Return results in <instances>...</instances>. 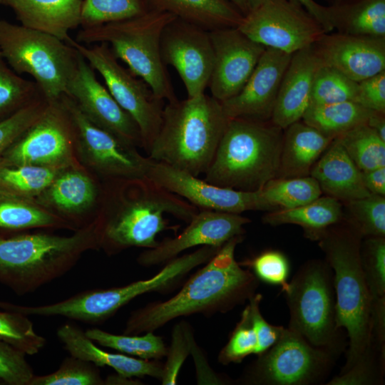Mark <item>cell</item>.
Here are the masks:
<instances>
[{
    "mask_svg": "<svg viewBox=\"0 0 385 385\" xmlns=\"http://www.w3.org/2000/svg\"><path fill=\"white\" fill-rule=\"evenodd\" d=\"M292 55L266 48L241 91L220 102L225 115L228 118L270 120L280 83Z\"/></svg>",
    "mask_w": 385,
    "mask_h": 385,
    "instance_id": "cell-21",
    "label": "cell"
},
{
    "mask_svg": "<svg viewBox=\"0 0 385 385\" xmlns=\"http://www.w3.org/2000/svg\"><path fill=\"white\" fill-rule=\"evenodd\" d=\"M309 175L325 195L344 203L368 196L361 171L334 138L311 169Z\"/></svg>",
    "mask_w": 385,
    "mask_h": 385,
    "instance_id": "cell-26",
    "label": "cell"
},
{
    "mask_svg": "<svg viewBox=\"0 0 385 385\" xmlns=\"http://www.w3.org/2000/svg\"><path fill=\"white\" fill-rule=\"evenodd\" d=\"M282 291L289 310L287 328L312 346L338 354L343 346L336 324L333 272L327 261L305 262Z\"/></svg>",
    "mask_w": 385,
    "mask_h": 385,
    "instance_id": "cell-9",
    "label": "cell"
},
{
    "mask_svg": "<svg viewBox=\"0 0 385 385\" xmlns=\"http://www.w3.org/2000/svg\"><path fill=\"white\" fill-rule=\"evenodd\" d=\"M357 91L358 82L332 67L322 64L314 76L310 106L355 102Z\"/></svg>",
    "mask_w": 385,
    "mask_h": 385,
    "instance_id": "cell-39",
    "label": "cell"
},
{
    "mask_svg": "<svg viewBox=\"0 0 385 385\" xmlns=\"http://www.w3.org/2000/svg\"><path fill=\"white\" fill-rule=\"evenodd\" d=\"M325 1H327L329 4H331L340 0H325Z\"/></svg>",
    "mask_w": 385,
    "mask_h": 385,
    "instance_id": "cell-57",
    "label": "cell"
},
{
    "mask_svg": "<svg viewBox=\"0 0 385 385\" xmlns=\"http://www.w3.org/2000/svg\"><path fill=\"white\" fill-rule=\"evenodd\" d=\"M336 354L309 344L284 328L279 339L245 370L237 380L245 385H309L323 380Z\"/></svg>",
    "mask_w": 385,
    "mask_h": 385,
    "instance_id": "cell-10",
    "label": "cell"
},
{
    "mask_svg": "<svg viewBox=\"0 0 385 385\" xmlns=\"http://www.w3.org/2000/svg\"><path fill=\"white\" fill-rule=\"evenodd\" d=\"M360 259L372 306L385 299V237H364Z\"/></svg>",
    "mask_w": 385,
    "mask_h": 385,
    "instance_id": "cell-42",
    "label": "cell"
},
{
    "mask_svg": "<svg viewBox=\"0 0 385 385\" xmlns=\"http://www.w3.org/2000/svg\"><path fill=\"white\" fill-rule=\"evenodd\" d=\"M312 47L323 65L356 82L385 71V38L329 32Z\"/></svg>",
    "mask_w": 385,
    "mask_h": 385,
    "instance_id": "cell-22",
    "label": "cell"
},
{
    "mask_svg": "<svg viewBox=\"0 0 385 385\" xmlns=\"http://www.w3.org/2000/svg\"><path fill=\"white\" fill-rule=\"evenodd\" d=\"M83 0H5L21 25L67 42L81 24Z\"/></svg>",
    "mask_w": 385,
    "mask_h": 385,
    "instance_id": "cell-25",
    "label": "cell"
},
{
    "mask_svg": "<svg viewBox=\"0 0 385 385\" xmlns=\"http://www.w3.org/2000/svg\"><path fill=\"white\" fill-rule=\"evenodd\" d=\"M195 343L192 328L187 322L182 320L175 324L165 356L166 361L163 364L162 384H177L181 367L191 354Z\"/></svg>",
    "mask_w": 385,
    "mask_h": 385,
    "instance_id": "cell-44",
    "label": "cell"
},
{
    "mask_svg": "<svg viewBox=\"0 0 385 385\" xmlns=\"http://www.w3.org/2000/svg\"><path fill=\"white\" fill-rule=\"evenodd\" d=\"M237 29L266 48L289 54L312 46L325 33L294 0H265L243 16Z\"/></svg>",
    "mask_w": 385,
    "mask_h": 385,
    "instance_id": "cell-14",
    "label": "cell"
},
{
    "mask_svg": "<svg viewBox=\"0 0 385 385\" xmlns=\"http://www.w3.org/2000/svg\"><path fill=\"white\" fill-rule=\"evenodd\" d=\"M265 0H246L249 11L260 6Z\"/></svg>",
    "mask_w": 385,
    "mask_h": 385,
    "instance_id": "cell-56",
    "label": "cell"
},
{
    "mask_svg": "<svg viewBox=\"0 0 385 385\" xmlns=\"http://www.w3.org/2000/svg\"><path fill=\"white\" fill-rule=\"evenodd\" d=\"M47 104L41 96L0 121V155L39 118Z\"/></svg>",
    "mask_w": 385,
    "mask_h": 385,
    "instance_id": "cell-47",
    "label": "cell"
},
{
    "mask_svg": "<svg viewBox=\"0 0 385 385\" xmlns=\"http://www.w3.org/2000/svg\"><path fill=\"white\" fill-rule=\"evenodd\" d=\"M234 5H235L238 9L245 16L249 12L248 6L246 0H229Z\"/></svg>",
    "mask_w": 385,
    "mask_h": 385,
    "instance_id": "cell-55",
    "label": "cell"
},
{
    "mask_svg": "<svg viewBox=\"0 0 385 385\" xmlns=\"http://www.w3.org/2000/svg\"><path fill=\"white\" fill-rule=\"evenodd\" d=\"M239 263L242 267L251 270L259 280L281 286L282 289L288 283L289 261L287 257L279 250H267L251 259Z\"/></svg>",
    "mask_w": 385,
    "mask_h": 385,
    "instance_id": "cell-46",
    "label": "cell"
},
{
    "mask_svg": "<svg viewBox=\"0 0 385 385\" xmlns=\"http://www.w3.org/2000/svg\"><path fill=\"white\" fill-rule=\"evenodd\" d=\"M0 51L15 72L34 78L47 101L66 93L78 58V52L59 38L1 18Z\"/></svg>",
    "mask_w": 385,
    "mask_h": 385,
    "instance_id": "cell-8",
    "label": "cell"
},
{
    "mask_svg": "<svg viewBox=\"0 0 385 385\" xmlns=\"http://www.w3.org/2000/svg\"><path fill=\"white\" fill-rule=\"evenodd\" d=\"M85 333L100 346L145 360H160L167 353L163 339L153 332L143 335L115 334L94 327L86 329Z\"/></svg>",
    "mask_w": 385,
    "mask_h": 385,
    "instance_id": "cell-35",
    "label": "cell"
},
{
    "mask_svg": "<svg viewBox=\"0 0 385 385\" xmlns=\"http://www.w3.org/2000/svg\"><path fill=\"white\" fill-rule=\"evenodd\" d=\"M60 170L29 165H7L0 162V194L34 199L51 183Z\"/></svg>",
    "mask_w": 385,
    "mask_h": 385,
    "instance_id": "cell-34",
    "label": "cell"
},
{
    "mask_svg": "<svg viewBox=\"0 0 385 385\" xmlns=\"http://www.w3.org/2000/svg\"><path fill=\"white\" fill-rule=\"evenodd\" d=\"M5 0H0V4L2 5L3 2Z\"/></svg>",
    "mask_w": 385,
    "mask_h": 385,
    "instance_id": "cell-58",
    "label": "cell"
},
{
    "mask_svg": "<svg viewBox=\"0 0 385 385\" xmlns=\"http://www.w3.org/2000/svg\"><path fill=\"white\" fill-rule=\"evenodd\" d=\"M322 64L312 46L292 55L270 120L274 125L284 130L302 120L310 106L314 76Z\"/></svg>",
    "mask_w": 385,
    "mask_h": 385,
    "instance_id": "cell-23",
    "label": "cell"
},
{
    "mask_svg": "<svg viewBox=\"0 0 385 385\" xmlns=\"http://www.w3.org/2000/svg\"><path fill=\"white\" fill-rule=\"evenodd\" d=\"M160 53L164 64L177 71L188 98L205 93L214 59L210 31L176 18L162 33Z\"/></svg>",
    "mask_w": 385,
    "mask_h": 385,
    "instance_id": "cell-16",
    "label": "cell"
},
{
    "mask_svg": "<svg viewBox=\"0 0 385 385\" xmlns=\"http://www.w3.org/2000/svg\"><path fill=\"white\" fill-rule=\"evenodd\" d=\"M361 178L369 193L385 196V167L361 171Z\"/></svg>",
    "mask_w": 385,
    "mask_h": 385,
    "instance_id": "cell-52",
    "label": "cell"
},
{
    "mask_svg": "<svg viewBox=\"0 0 385 385\" xmlns=\"http://www.w3.org/2000/svg\"><path fill=\"white\" fill-rule=\"evenodd\" d=\"M334 139L299 120L283 133L280 163L277 178L309 175L314 164Z\"/></svg>",
    "mask_w": 385,
    "mask_h": 385,
    "instance_id": "cell-27",
    "label": "cell"
},
{
    "mask_svg": "<svg viewBox=\"0 0 385 385\" xmlns=\"http://www.w3.org/2000/svg\"><path fill=\"white\" fill-rule=\"evenodd\" d=\"M243 240L244 235H240L227 242L170 298L133 311L123 334L154 332L180 317L226 313L248 302L256 293L259 279L235 260V248Z\"/></svg>",
    "mask_w": 385,
    "mask_h": 385,
    "instance_id": "cell-2",
    "label": "cell"
},
{
    "mask_svg": "<svg viewBox=\"0 0 385 385\" xmlns=\"http://www.w3.org/2000/svg\"><path fill=\"white\" fill-rule=\"evenodd\" d=\"M90 250H99L96 220L68 236L38 230L0 237V283L18 295L34 292L66 274Z\"/></svg>",
    "mask_w": 385,
    "mask_h": 385,
    "instance_id": "cell-4",
    "label": "cell"
},
{
    "mask_svg": "<svg viewBox=\"0 0 385 385\" xmlns=\"http://www.w3.org/2000/svg\"><path fill=\"white\" fill-rule=\"evenodd\" d=\"M175 19L170 13L149 9L134 17L82 28L76 41L108 44L115 57L142 79L157 98L173 103L178 99L161 57L160 39L165 27Z\"/></svg>",
    "mask_w": 385,
    "mask_h": 385,
    "instance_id": "cell-7",
    "label": "cell"
},
{
    "mask_svg": "<svg viewBox=\"0 0 385 385\" xmlns=\"http://www.w3.org/2000/svg\"><path fill=\"white\" fill-rule=\"evenodd\" d=\"M61 100L73 120L78 162L103 181L145 177L152 160L138 148L92 123L66 94Z\"/></svg>",
    "mask_w": 385,
    "mask_h": 385,
    "instance_id": "cell-12",
    "label": "cell"
},
{
    "mask_svg": "<svg viewBox=\"0 0 385 385\" xmlns=\"http://www.w3.org/2000/svg\"><path fill=\"white\" fill-rule=\"evenodd\" d=\"M228 120L221 103L205 93L168 103L148 157L194 176L205 174Z\"/></svg>",
    "mask_w": 385,
    "mask_h": 385,
    "instance_id": "cell-5",
    "label": "cell"
},
{
    "mask_svg": "<svg viewBox=\"0 0 385 385\" xmlns=\"http://www.w3.org/2000/svg\"><path fill=\"white\" fill-rule=\"evenodd\" d=\"M327 9L337 32L385 38V0H340Z\"/></svg>",
    "mask_w": 385,
    "mask_h": 385,
    "instance_id": "cell-30",
    "label": "cell"
},
{
    "mask_svg": "<svg viewBox=\"0 0 385 385\" xmlns=\"http://www.w3.org/2000/svg\"><path fill=\"white\" fill-rule=\"evenodd\" d=\"M41 96L35 82L15 72L0 51V121Z\"/></svg>",
    "mask_w": 385,
    "mask_h": 385,
    "instance_id": "cell-37",
    "label": "cell"
},
{
    "mask_svg": "<svg viewBox=\"0 0 385 385\" xmlns=\"http://www.w3.org/2000/svg\"><path fill=\"white\" fill-rule=\"evenodd\" d=\"M343 220L342 203L327 195L297 207L267 212L262 217L264 224L271 226L299 225L307 238L316 241L326 229Z\"/></svg>",
    "mask_w": 385,
    "mask_h": 385,
    "instance_id": "cell-29",
    "label": "cell"
},
{
    "mask_svg": "<svg viewBox=\"0 0 385 385\" xmlns=\"http://www.w3.org/2000/svg\"><path fill=\"white\" fill-rule=\"evenodd\" d=\"M355 102L369 110L385 112V71L358 82Z\"/></svg>",
    "mask_w": 385,
    "mask_h": 385,
    "instance_id": "cell-51",
    "label": "cell"
},
{
    "mask_svg": "<svg viewBox=\"0 0 385 385\" xmlns=\"http://www.w3.org/2000/svg\"><path fill=\"white\" fill-rule=\"evenodd\" d=\"M0 162L57 170L80 163L74 125L61 98L48 101L39 118L0 155Z\"/></svg>",
    "mask_w": 385,
    "mask_h": 385,
    "instance_id": "cell-13",
    "label": "cell"
},
{
    "mask_svg": "<svg viewBox=\"0 0 385 385\" xmlns=\"http://www.w3.org/2000/svg\"><path fill=\"white\" fill-rule=\"evenodd\" d=\"M65 94L73 99L92 123L142 148V138L137 123L101 83L93 68L79 53Z\"/></svg>",
    "mask_w": 385,
    "mask_h": 385,
    "instance_id": "cell-18",
    "label": "cell"
},
{
    "mask_svg": "<svg viewBox=\"0 0 385 385\" xmlns=\"http://www.w3.org/2000/svg\"><path fill=\"white\" fill-rule=\"evenodd\" d=\"M103 192L104 182L78 163L61 169L34 200L74 232L96 219Z\"/></svg>",
    "mask_w": 385,
    "mask_h": 385,
    "instance_id": "cell-15",
    "label": "cell"
},
{
    "mask_svg": "<svg viewBox=\"0 0 385 385\" xmlns=\"http://www.w3.org/2000/svg\"><path fill=\"white\" fill-rule=\"evenodd\" d=\"M384 356L374 354L332 379L327 385H377L384 382Z\"/></svg>",
    "mask_w": 385,
    "mask_h": 385,
    "instance_id": "cell-48",
    "label": "cell"
},
{
    "mask_svg": "<svg viewBox=\"0 0 385 385\" xmlns=\"http://www.w3.org/2000/svg\"><path fill=\"white\" fill-rule=\"evenodd\" d=\"M34 376L26 354L0 341V381L9 385H29Z\"/></svg>",
    "mask_w": 385,
    "mask_h": 385,
    "instance_id": "cell-49",
    "label": "cell"
},
{
    "mask_svg": "<svg viewBox=\"0 0 385 385\" xmlns=\"http://www.w3.org/2000/svg\"><path fill=\"white\" fill-rule=\"evenodd\" d=\"M362 239L343 220L317 240L333 272L337 327L344 329L349 338L346 360L340 372L377 351L372 339L371 299L361 265Z\"/></svg>",
    "mask_w": 385,
    "mask_h": 385,
    "instance_id": "cell-3",
    "label": "cell"
},
{
    "mask_svg": "<svg viewBox=\"0 0 385 385\" xmlns=\"http://www.w3.org/2000/svg\"><path fill=\"white\" fill-rule=\"evenodd\" d=\"M69 230L70 225L34 199L0 194V237L34 230Z\"/></svg>",
    "mask_w": 385,
    "mask_h": 385,
    "instance_id": "cell-31",
    "label": "cell"
},
{
    "mask_svg": "<svg viewBox=\"0 0 385 385\" xmlns=\"http://www.w3.org/2000/svg\"><path fill=\"white\" fill-rule=\"evenodd\" d=\"M149 9L146 0H83L81 26L90 28L120 21Z\"/></svg>",
    "mask_w": 385,
    "mask_h": 385,
    "instance_id": "cell-40",
    "label": "cell"
},
{
    "mask_svg": "<svg viewBox=\"0 0 385 385\" xmlns=\"http://www.w3.org/2000/svg\"><path fill=\"white\" fill-rule=\"evenodd\" d=\"M257 345L256 334L246 306L227 342L219 352L218 361L223 365L240 363L247 356L255 354Z\"/></svg>",
    "mask_w": 385,
    "mask_h": 385,
    "instance_id": "cell-45",
    "label": "cell"
},
{
    "mask_svg": "<svg viewBox=\"0 0 385 385\" xmlns=\"http://www.w3.org/2000/svg\"><path fill=\"white\" fill-rule=\"evenodd\" d=\"M146 176L198 210L236 214L251 210L270 212L259 190L247 192L220 187L153 160Z\"/></svg>",
    "mask_w": 385,
    "mask_h": 385,
    "instance_id": "cell-17",
    "label": "cell"
},
{
    "mask_svg": "<svg viewBox=\"0 0 385 385\" xmlns=\"http://www.w3.org/2000/svg\"><path fill=\"white\" fill-rule=\"evenodd\" d=\"M105 384L98 367L93 364L70 356L63 359L55 371L34 376L29 385H102Z\"/></svg>",
    "mask_w": 385,
    "mask_h": 385,
    "instance_id": "cell-43",
    "label": "cell"
},
{
    "mask_svg": "<svg viewBox=\"0 0 385 385\" xmlns=\"http://www.w3.org/2000/svg\"><path fill=\"white\" fill-rule=\"evenodd\" d=\"M57 337L71 356L89 361L98 367L109 366L127 378L150 376L161 379L160 360H145L123 353H111L97 346L78 327L66 323L58 327Z\"/></svg>",
    "mask_w": 385,
    "mask_h": 385,
    "instance_id": "cell-24",
    "label": "cell"
},
{
    "mask_svg": "<svg viewBox=\"0 0 385 385\" xmlns=\"http://www.w3.org/2000/svg\"><path fill=\"white\" fill-rule=\"evenodd\" d=\"M104 182L101 207L96 219L99 250L108 256L131 247L150 249L165 230L177 232L166 214L190 222L199 210L147 176Z\"/></svg>",
    "mask_w": 385,
    "mask_h": 385,
    "instance_id": "cell-1",
    "label": "cell"
},
{
    "mask_svg": "<svg viewBox=\"0 0 385 385\" xmlns=\"http://www.w3.org/2000/svg\"><path fill=\"white\" fill-rule=\"evenodd\" d=\"M66 43L99 73L111 94L135 121L141 134L142 148L148 154L161 126L163 101L157 98L142 79L118 63L108 44L88 46L72 38Z\"/></svg>",
    "mask_w": 385,
    "mask_h": 385,
    "instance_id": "cell-11",
    "label": "cell"
},
{
    "mask_svg": "<svg viewBox=\"0 0 385 385\" xmlns=\"http://www.w3.org/2000/svg\"><path fill=\"white\" fill-rule=\"evenodd\" d=\"M366 124L385 141V112L373 111Z\"/></svg>",
    "mask_w": 385,
    "mask_h": 385,
    "instance_id": "cell-54",
    "label": "cell"
},
{
    "mask_svg": "<svg viewBox=\"0 0 385 385\" xmlns=\"http://www.w3.org/2000/svg\"><path fill=\"white\" fill-rule=\"evenodd\" d=\"M299 3L322 26L325 33L334 31L330 21L327 6H323L314 0H294Z\"/></svg>",
    "mask_w": 385,
    "mask_h": 385,
    "instance_id": "cell-53",
    "label": "cell"
},
{
    "mask_svg": "<svg viewBox=\"0 0 385 385\" xmlns=\"http://www.w3.org/2000/svg\"><path fill=\"white\" fill-rule=\"evenodd\" d=\"M336 138L361 171L385 167V141L366 123Z\"/></svg>",
    "mask_w": 385,
    "mask_h": 385,
    "instance_id": "cell-36",
    "label": "cell"
},
{
    "mask_svg": "<svg viewBox=\"0 0 385 385\" xmlns=\"http://www.w3.org/2000/svg\"><path fill=\"white\" fill-rule=\"evenodd\" d=\"M262 299L261 294L255 293L247 304L257 340L255 351L257 356L273 346L279 339L284 329L283 327L270 324L263 317L260 309Z\"/></svg>",
    "mask_w": 385,
    "mask_h": 385,
    "instance_id": "cell-50",
    "label": "cell"
},
{
    "mask_svg": "<svg viewBox=\"0 0 385 385\" xmlns=\"http://www.w3.org/2000/svg\"><path fill=\"white\" fill-rule=\"evenodd\" d=\"M344 220L364 237H385V196H368L342 203Z\"/></svg>",
    "mask_w": 385,
    "mask_h": 385,
    "instance_id": "cell-38",
    "label": "cell"
},
{
    "mask_svg": "<svg viewBox=\"0 0 385 385\" xmlns=\"http://www.w3.org/2000/svg\"><path fill=\"white\" fill-rule=\"evenodd\" d=\"M374 111L354 101L310 106L302 120L332 139L353 128L366 123Z\"/></svg>",
    "mask_w": 385,
    "mask_h": 385,
    "instance_id": "cell-32",
    "label": "cell"
},
{
    "mask_svg": "<svg viewBox=\"0 0 385 385\" xmlns=\"http://www.w3.org/2000/svg\"><path fill=\"white\" fill-rule=\"evenodd\" d=\"M251 222L241 214L199 210L185 229L173 238H167L137 257L145 267L164 265L183 251L197 246L222 247L232 238L244 235V226Z\"/></svg>",
    "mask_w": 385,
    "mask_h": 385,
    "instance_id": "cell-20",
    "label": "cell"
},
{
    "mask_svg": "<svg viewBox=\"0 0 385 385\" xmlns=\"http://www.w3.org/2000/svg\"><path fill=\"white\" fill-rule=\"evenodd\" d=\"M214 59L208 83L211 96L225 101L243 88L266 47L257 43L237 27L210 31Z\"/></svg>",
    "mask_w": 385,
    "mask_h": 385,
    "instance_id": "cell-19",
    "label": "cell"
},
{
    "mask_svg": "<svg viewBox=\"0 0 385 385\" xmlns=\"http://www.w3.org/2000/svg\"><path fill=\"white\" fill-rule=\"evenodd\" d=\"M150 9L165 11L206 31L237 27L244 15L229 0H146Z\"/></svg>",
    "mask_w": 385,
    "mask_h": 385,
    "instance_id": "cell-28",
    "label": "cell"
},
{
    "mask_svg": "<svg viewBox=\"0 0 385 385\" xmlns=\"http://www.w3.org/2000/svg\"><path fill=\"white\" fill-rule=\"evenodd\" d=\"M284 130L271 120L229 118L205 180L255 192L277 178Z\"/></svg>",
    "mask_w": 385,
    "mask_h": 385,
    "instance_id": "cell-6",
    "label": "cell"
},
{
    "mask_svg": "<svg viewBox=\"0 0 385 385\" xmlns=\"http://www.w3.org/2000/svg\"><path fill=\"white\" fill-rule=\"evenodd\" d=\"M259 192L270 211L297 207L322 195L318 183L310 175L275 178L268 181Z\"/></svg>",
    "mask_w": 385,
    "mask_h": 385,
    "instance_id": "cell-33",
    "label": "cell"
},
{
    "mask_svg": "<svg viewBox=\"0 0 385 385\" xmlns=\"http://www.w3.org/2000/svg\"><path fill=\"white\" fill-rule=\"evenodd\" d=\"M0 341L26 355L38 354L46 343V339L35 332L28 316L9 310L0 311Z\"/></svg>",
    "mask_w": 385,
    "mask_h": 385,
    "instance_id": "cell-41",
    "label": "cell"
}]
</instances>
